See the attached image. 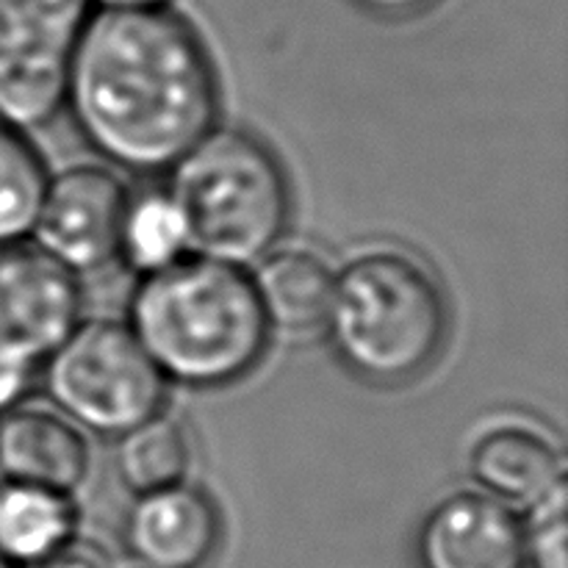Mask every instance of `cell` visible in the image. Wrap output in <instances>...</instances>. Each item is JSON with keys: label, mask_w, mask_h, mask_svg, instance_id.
<instances>
[{"label": "cell", "mask_w": 568, "mask_h": 568, "mask_svg": "<svg viewBox=\"0 0 568 568\" xmlns=\"http://www.w3.org/2000/svg\"><path fill=\"white\" fill-rule=\"evenodd\" d=\"M78 133L109 164L170 172L220 116V81L200 33L166 9L89 14L67 75Z\"/></svg>", "instance_id": "obj_1"}, {"label": "cell", "mask_w": 568, "mask_h": 568, "mask_svg": "<svg viewBox=\"0 0 568 568\" xmlns=\"http://www.w3.org/2000/svg\"><path fill=\"white\" fill-rule=\"evenodd\" d=\"M128 327L166 383L194 392L244 381L272 336L250 272L194 253L139 281Z\"/></svg>", "instance_id": "obj_2"}, {"label": "cell", "mask_w": 568, "mask_h": 568, "mask_svg": "<svg viewBox=\"0 0 568 568\" xmlns=\"http://www.w3.org/2000/svg\"><path fill=\"white\" fill-rule=\"evenodd\" d=\"M322 331L349 375L403 386L430 369L447 344V294L419 255L372 244L336 270Z\"/></svg>", "instance_id": "obj_3"}, {"label": "cell", "mask_w": 568, "mask_h": 568, "mask_svg": "<svg viewBox=\"0 0 568 568\" xmlns=\"http://www.w3.org/2000/svg\"><path fill=\"white\" fill-rule=\"evenodd\" d=\"M166 192L181 209L194 255L250 266L281 244L292 186L281 159L242 128H214L178 164Z\"/></svg>", "instance_id": "obj_4"}, {"label": "cell", "mask_w": 568, "mask_h": 568, "mask_svg": "<svg viewBox=\"0 0 568 568\" xmlns=\"http://www.w3.org/2000/svg\"><path fill=\"white\" fill-rule=\"evenodd\" d=\"M42 386L61 416L103 438H120L166 403L164 375L120 320L78 322L44 361Z\"/></svg>", "instance_id": "obj_5"}, {"label": "cell", "mask_w": 568, "mask_h": 568, "mask_svg": "<svg viewBox=\"0 0 568 568\" xmlns=\"http://www.w3.org/2000/svg\"><path fill=\"white\" fill-rule=\"evenodd\" d=\"M89 0H0V116L9 125H48L64 105L67 75Z\"/></svg>", "instance_id": "obj_6"}, {"label": "cell", "mask_w": 568, "mask_h": 568, "mask_svg": "<svg viewBox=\"0 0 568 568\" xmlns=\"http://www.w3.org/2000/svg\"><path fill=\"white\" fill-rule=\"evenodd\" d=\"M131 189L103 164H70L44 178L31 236L72 275H94L120 258V231Z\"/></svg>", "instance_id": "obj_7"}, {"label": "cell", "mask_w": 568, "mask_h": 568, "mask_svg": "<svg viewBox=\"0 0 568 568\" xmlns=\"http://www.w3.org/2000/svg\"><path fill=\"white\" fill-rule=\"evenodd\" d=\"M81 283L37 244H0V347L39 364L81 322Z\"/></svg>", "instance_id": "obj_8"}, {"label": "cell", "mask_w": 568, "mask_h": 568, "mask_svg": "<svg viewBox=\"0 0 568 568\" xmlns=\"http://www.w3.org/2000/svg\"><path fill=\"white\" fill-rule=\"evenodd\" d=\"M416 568H527L521 516L483 491H453L416 527Z\"/></svg>", "instance_id": "obj_9"}, {"label": "cell", "mask_w": 568, "mask_h": 568, "mask_svg": "<svg viewBox=\"0 0 568 568\" xmlns=\"http://www.w3.org/2000/svg\"><path fill=\"white\" fill-rule=\"evenodd\" d=\"M220 544V505L189 480L139 494L122 521V547L142 568H205Z\"/></svg>", "instance_id": "obj_10"}, {"label": "cell", "mask_w": 568, "mask_h": 568, "mask_svg": "<svg viewBox=\"0 0 568 568\" xmlns=\"http://www.w3.org/2000/svg\"><path fill=\"white\" fill-rule=\"evenodd\" d=\"M466 469L477 491L521 510L566 483L558 442L527 419H497L483 427L469 444Z\"/></svg>", "instance_id": "obj_11"}, {"label": "cell", "mask_w": 568, "mask_h": 568, "mask_svg": "<svg viewBox=\"0 0 568 568\" xmlns=\"http://www.w3.org/2000/svg\"><path fill=\"white\" fill-rule=\"evenodd\" d=\"M92 453L78 425L42 405H17L0 416V480L75 494Z\"/></svg>", "instance_id": "obj_12"}, {"label": "cell", "mask_w": 568, "mask_h": 568, "mask_svg": "<svg viewBox=\"0 0 568 568\" xmlns=\"http://www.w3.org/2000/svg\"><path fill=\"white\" fill-rule=\"evenodd\" d=\"M250 275L270 331L308 336L325 327L336 270L308 247H275Z\"/></svg>", "instance_id": "obj_13"}, {"label": "cell", "mask_w": 568, "mask_h": 568, "mask_svg": "<svg viewBox=\"0 0 568 568\" xmlns=\"http://www.w3.org/2000/svg\"><path fill=\"white\" fill-rule=\"evenodd\" d=\"M78 536V505L70 494L0 480V555L20 568Z\"/></svg>", "instance_id": "obj_14"}, {"label": "cell", "mask_w": 568, "mask_h": 568, "mask_svg": "<svg viewBox=\"0 0 568 568\" xmlns=\"http://www.w3.org/2000/svg\"><path fill=\"white\" fill-rule=\"evenodd\" d=\"M194 453L186 427L166 414H155L116 438V477L128 491L150 494L189 480Z\"/></svg>", "instance_id": "obj_15"}, {"label": "cell", "mask_w": 568, "mask_h": 568, "mask_svg": "<svg viewBox=\"0 0 568 568\" xmlns=\"http://www.w3.org/2000/svg\"><path fill=\"white\" fill-rule=\"evenodd\" d=\"M189 227L181 209L166 189L144 192L128 200L120 231V258L139 275H153L175 261L186 258Z\"/></svg>", "instance_id": "obj_16"}, {"label": "cell", "mask_w": 568, "mask_h": 568, "mask_svg": "<svg viewBox=\"0 0 568 568\" xmlns=\"http://www.w3.org/2000/svg\"><path fill=\"white\" fill-rule=\"evenodd\" d=\"M44 178L42 159L31 142L0 116V244L28 236Z\"/></svg>", "instance_id": "obj_17"}, {"label": "cell", "mask_w": 568, "mask_h": 568, "mask_svg": "<svg viewBox=\"0 0 568 568\" xmlns=\"http://www.w3.org/2000/svg\"><path fill=\"white\" fill-rule=\"evenodd\" d=\"M568 488L566 483L527 505L521 516L527 568H568Z\"/></svg>", "instance_id": "obj_18"}, {"label": "cell", "mask_w": 568, "mask_h": 568, "mask_svg": "<svg viewBox=\"0 0 568 568\" xmlns=\"http://www.w3.org/2000/svg\"><path fill=\"white\" fill-rule=\"evenodd\" d=\"M33 375H37V361L17 349L0 347V416L22 403Z\"/></svg>", "instance_id": "obj_19"}, {"label": "cell", "mask_w": 568, "mask_h": 568, "mask_svg": "<svg viewBox=\"0 0 568 568\" xmlns=\"http://www.w3.org/2000/svg\"><path fill=\"white\" fill-rule=\"evenodd\" d=\"M20 568H114L109 552L103 547H98L89 538H70L67 544H61L59 549H53L44 558L33 560Z\"/></svg>", "instance_id": "obj_20"}, {"label": "cell", "mask_w": 568, "mask_h": 568, "mask_svg": "<svg viewBox=\"0 0 568 568\" xmlns=\"http://www.w3.org/2000/svg\"><path fill=\"white\" fill-rule=\"evenodd\" d=\"M358 9L369 11L372 17H383V20H405V17H416L425 9H430L436 0H353Z\"/></svg>", "instance_id": "obj_21"}, {"label": "cell", "mask_w": 568, "mask_h": 568, "mask_svg": "<svg viewBox=\"0 0 568 568\" xmlns=\"http://www.w3.org/2000/svg\"><path fill=\"white\" fill-rule=\"evenodd\" d=\"M100 9H166L172 0H89Z\"/></svg>", "instance_id": "obj_22"}, {"label": "cell", "mask_w": 568, "mask_h": 568, "mask_svg": "<svg viewBox=\"0 0 568 568\" xmlns=\"http://www.w3.org/2000/svg\"><path fill=\"white\" fill-rule=\"evenodd\" d=\"M0 568H14V566H11V564H9V560H6V558H3V555H0Z\"/></svg>", "instance_id": "obj_23"}]
</instances>
